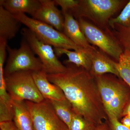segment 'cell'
Returning <instances> with one entry per match:
<instances>
[{"mask_svg": "<svg viewBox=\"0 0 130 130\" xmlns=\"http://www.w3.org/2000/svg\"><path fill=\"white\" fill-rule=\"evenodd\" d=\"M91 61V75L96 77L106 74H111L120 78L116 67V62L96 48L88 53Z\"/></svg>", "mask_w": 130, "mask_h": 130, "instance_id": "11", "label": "cell"}, {"mask_svg": "<svg viewBox=\"0 0 130 130\" xmlns=\"http://www.w3.org/2000/svg\"><path fill=\"white\" fill-rule=\"evenodd\" d=\"M41 6L32 18L51 26L63 32L64 17L61 11L56 7L54 1L40 0Z\"/></svg>", "mask_w": 130, "mask_h": 130, "instance_id": "10", "label": "cell"}, {"mask_svg": "<svg viewBox=\"0 0 130 130\" xmlns=\"http://www.w3.org/2000/svg\"><path fill=\"white\" fill-rule=\"evenodd\" d=\"M116 67L120 78L130 88V51L125 50L116 62Z\"/></svg>", "mask_w": 130, "mask_h": 130, "instance_id": "20", "label": "cell"}, {"mask_svg": "<svg viewBox=\"0 0 130 130\" xmlns=\"http://www.w3.org/2000/svg\"><path fill=\"white\" fill-rule=\"evenodd\" d=\"M32 74L38 89L45 100L63 101L67 99L61 89L49 81L45 71L32 72Z\"/></svg>", "mask_w": 130, "mask_h": 130, "instance_id": "13", "label": "cell"}, {"mask_svg": "<svg viewBox=\"0 0 130 130\" xmlns=\"http://www.w3.org/2000/svg\"><path fill=\"white\" fill-rule=\"evenodd\" d=\"M32 120L33 130H69L58 117L48 100L36 103L25 101Z\"/></svg>", "mask_w": 130, "mask_h": 130, "instance_id": "9", "label": "cell"}, {"mask_svg": "<svg viewBox=\"0 0 130 130\" xmlns=\"http://www.w3.org/2000/svg\"><path fill=\"white\" fill-rule=\"evenodd\" d=\"M12 121L18 130H33L32 120L25 101H12Z\"/></svg>", "mask_w": 130, "mask_h": 130, "instance_id": "17", "label": "cell"}, {"mask_svg": "<svg viewBox=\"0 0 130 130\" xmlns=\"http://www.w3.org/2000/svg\"><path fill=\"white\" fill-rule=\"evenodd\" d=\"M0 128L1 130H18L12 121L0 123Z\"/></svg>", "mask_w": 130, "mask_h": 130, "instance_id": "26", "label": "cell"}, {"mask_svg": "<svg viewBox=\"0 0 130 130\" xmlns=\"http://www.w3.org/2000/svg\"><path fill=\"white\" fill-rule=\"evenodd\" d=\"M115 24L124 27L130 26V0L124 7L121 13L117 17L111 19L108 23L111 28Z\"/></svg>", "mask_w": 130, "mask_h": 130, "instance_id": "22", "label": "cell"}, {"mask_svg": "<svg viewBox=\"0 0 130 130\" xmlns=\"http://www.w3.org/2000/svg\"><path fill=\"white\" fill-rule=\"evenodd\" d=\"M0 5L13 14L27 13L32 18L41 6L40 0H1Z\"/></svg>", "mask_w": 130, "mask_h": 130, "instance_id": "15", "label": "cell"}, {"mask_svg": "<svg viewBox=\"0 0 130 130\" xmlns=\"http://www.w3.org/2000/svg\"><path fill=\"white\" fill-rule=\"evenodd\" d=\"M5 77L7 89L12 101L38 103L45 100L35 84L32 72H19Z\"/></svg>", "mask_w": 130, "mask_h": 130, "instance_id": "6", "label": "cell"}, {"mask_svg": "<svg viewBox=\"0 0 130 130\" xmlns=\"http://www.w3.org/2000/svg\"><path fill=\"white\" fill-rule=\"evenodd\" d=\"M49 101L58 117L69 127L75 114L71 103L67 99Z\"/></svg>", "mask_w": 130, "mask_h": 130, "instance_id": "19", "label": "cell"}, {"mask_svg": "<svg viewBox=\"0 0 130 130\" xmlns=\"http://www.w3.org/2000/svg\"><path fill=\"white\" fill-rule=\"evenodd\" d=\"M111 31L118 40L123 50L130 51V26L124 27L119 25H114Z\"/></svg>", "mask_w": 130, "mask_h": 130, "instance_id": "21", "label": "cell"}, {"mask_svg": "<svg viewBox=\"0 0 130 130\" xmlns=\"http://www.w3.org/2000/svg\"><path fill=\"white\" fill-rule=\"evenodd\" d=\"M125 115H128L130 117V101L123 114V117Z\"/></svg>", "mask_w": 130, "mask_h": 130, "instance_id": "29", "label": "cell"}, {"mask_svg": "<svg viewBox=\"0 0 130 130\" xmlns=\"http://www.w3.org/2000/svg\"><path fill=\"white\" fill-rule=\"evenodd\" d=\"M21 33L34 53L38 56L48 74L61 73L66 70L67 67L58 59L52 46L43 41L28 28H23Z\"/></svg>", "mask_w": 130, "mask_h": 130, "instance_id": "8", "label": "cell"}, {"mask_svg": "<svg viewBox=\"0 0 130 130\" xmlns=\"http://www.w3.org/2000/svg\"><path fill=\"white\" fill-rule=\"evenodd\" d=\"M77 20L89 43L97 47L100 51L118 62L124 51L111 30L100 28L86 19L79 18Z\"/></svg>", "mask_w": 130, "mask_h": 130, "instance_id": "4", "label": "cell"}, {"mask_svg": "<svg viewBox=\"0 0 130 130\" xmlns=\"http://www.w3.org/2000/svg\"><path fill=\"white\" fill-rule=\"evenodd\" d=\"M64 23L63 32L78 46L83 48L88 53L95 48L89 43L81 30L76 19L70 13L64 14Z\"/></svg>", "mask_w": 130, "mask_h": 130, "instance_id": "12", "label": "cell"}, {"mask_svg": "<svg viewBox=\"0 0 130 130\" xmlns=\"http://www.w3.org/2000/svg\"><path fill=\"white\" fill-rule=\"evenodd\" d=\"M21 23L0 5V39L8 41L16 36Z\"/></svg>", "mask_w": 130, "mask_h": 130, "instance_id": "14", "label": "cell"}, {"mask_svg": "<svg viewBox=\"0 0 130 130\" xmlns=\"http://www.w3.org/2000/svg\"><path fill=\"white\" fill-rule=\"evenodd\" d=\"M14 18L47 44L54 48L86 51L70 40L63 32L41 21L28 17L25 14H13Z\"/></svg>", "mask_w": 130, "mask_h": 130, "instance_id": "5", "label": "cell"}, {"mask_svg": "<svg viewBox=\"0 0 130 130\" xmlns=\"http://www.w3.org/2000/svg\"><path fill=\"white\" fill-rule=\"evenodd\" d=\"M128 2L123 0H79L78 6L69 12L77 20L88 19L98 27L108 29L109 20Z\"/></svg>", "mask_w": 130, "mask_h": 130, "instance_id": "3", "label": "cell"}, {"mask_svg": "<svg viewBox=\"0 0 130 130\" xmlns=\"http://www.w3.org/2000/svg\"><path fill=\"white\" fill-rule=\"evenodd\" d=\"M108 119L120 120L130 101V88L121 78L111 74L96 77Z\"/></svg>", "mask_w": 130, "mask_h": 130, "instance_id": "2", "label": "cell"}, {"mask_svg": "<svg viewBox=\"0 0 130 130\" xmlns=\"http://www.w3.org/2000/svg\"><path fill=\"white\" fill-rule=\"evenodd\" d=\"M12 100L6 86L4 66H0V123L12 121Z\"/></svg>", "mask_w": 130, "mask_h": 130, "instance_id": "16", "label": "cell"}, {"mask_svg": "<svg viewBox=\"0 0 130 130\" xmlns=\"http://www.w3.org/2000/svg\"><path fill=\"white\" fill-rule=\"evenodd\" d=\"M65 65L67 70L64 72L47 74L49 81L61 89L75 113L96 125L107 121L95 78L83 68Z\"/></svg>", "mask_w": 130, "mask_h": 130, "instance_id": "1", "label": "cell"}, {"mask_svg": "<svg viewBox=\"0 0 130 130\" xmlns=\"http://www.w3.org/2000/svg\"><path fill=\"white\" fill-rule=\"evenodd\" d=\"M97 126L75 113L68 128L69 130H95Z\"/></svg>", "mask_w": 130, "mask_h": 130, "instance_id": "23", "label": "cell"}, {"mask_svg": "<svg viewBox=\"0 0 130 130\" xmlns=\"http://www.w3.org/2000/svg\"><path fill=\"white\" fill-rule=\"evenodd\" d=\"M55 5L61 8L63 14L76 8L79 4V0H54Z\"/></svg>", "mask_w": 130, "mask_h": 130, "instance_id": "24", "label": "cell"}, {"mask_svg": "<svg viewBox=\"0 0 130 130\" xmlns=\"http://www.w3.org/2000/svg\"><path fill=\"white\" fill-rule=\"evenodd\" d=\"M57 57L66 55L68 59L64 61V64H72L77 67L83 68L90 71L91 61L90 57L86 51H70V50L59 48H54Z\"/></svg>", "mask_w": 130, "mask_h": 130, "instance_id": "18", "label": "cell"}, {"mask_svg": "<svg viewBox=\"0 0 130 130\" xmlns=\"http://www.w3.org/2000/svg\"><path fill=\"white\" fill-rule=\"evenodd\" d=\"M107 123L109 130H130L123 125L118 119L115 118H109L106 121Z\"/></svg>", "mask_w": 130, "mask_h": 130, "instance_id": "25", "label": "cell"}, {"mask_svg": "<svg viewBox=\"0 0 130 130\" xmlns=\"http://www.w3.org/2000/svg\"><path fill=\"white\" fill-rule=\"evenodd\" d=\"M7 50L8 57L4 67L5 77L19 72L45 71L41 60L24 38L19 48H12L7 44Z\"/></svg>", "mask_w": 130, "mask_h": 130, "instance_id": "7", "label": "cell"}, {"mask_svg": "<svg viewBox=\"0 0 130 130\" xmlns=\"http://www.w3.org/2000/svg\"><path fill=\"white\" fill-rule=\"evenodd\" d=\"M121 123L127 128L130 129V117L128 115H125L121 119Z\"/></svg>", "mask_w": 130, "mask_h": 130, "instance_id": "27", "label": "cell"}, {"mask_svg": "<svg viewBox=\"0 0 130 130\" xmlns=\"http://www.w3.org/2000/svg\"><path fill=\"white\" fill-rule=\"evenodd\" d=\"M95 130H109L107 123L105 121L102 124L98 125Z\"/></svg>", "mask_w": 130, "mask_h": 130, "instance_id": "28", "label": "cell"}]
</instances>
